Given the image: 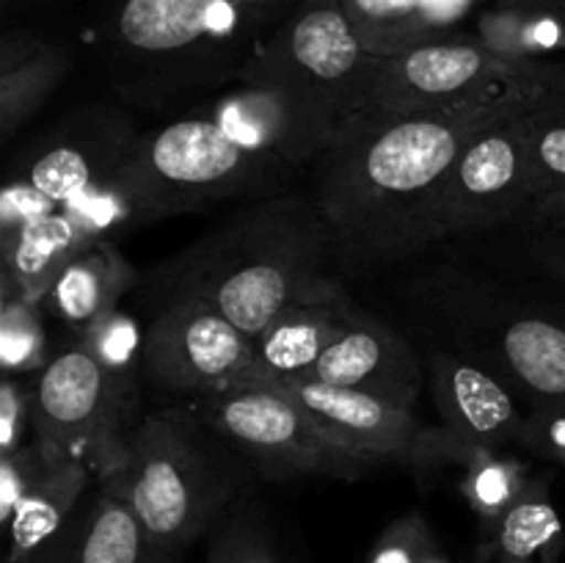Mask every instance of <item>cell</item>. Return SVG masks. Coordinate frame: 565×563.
<instances>
[{"label": "cell", "instance_id": "26", "mask_svg": "<svg viewBox=\"0 0 565 563\" xmlns=\"http://www.w3.org/2000/svg\"><path fill=\"white\" fill-rule=\"evenodd\" d=\"M539 199L565 191V92L546 88L522 114Z\"/></svg>", "mask_w": 565, "mask_h": 563}, {"label": "cell", "instance_id": "3", "mask_svg": "<svg viewBox=\"0 0 565 563\" xmlns=\"http://www.w3.org/2000/svg\"><path fill=\"white\" fill-rule=\"evenodd\" d=\"M334 241L315 199L263 196L226 215L154 270L166 298L193 296L218 309L248 340L290 304L323 285Z\"/></svg>", "mask_w": 565, "mask_h": 563}, {"label": "cell", "instance_id": "29", "mask_svg": "<svg viewBox=\"0 0 565 563\" xmlns=\"http://www.w3.org/2000/svg\"><path fill=\"white\" fill-rule=\"evenodd\" d=\"M367 563H452L436 544L434 533L419 513L395 519L381 533Z\"/></svg>", "mask_w": 565, "mask_h": 563}, {"label": "cell", "instance_id": "13", "mask_svg": "<svg viewBox=\"0 0 565 563\" xmlns=\"http://www.w3.org/2000/svg\"><path fill=\"white\" fill-rule=\"evenodd\" d=\"M279 386L292 397L318 428L351 450L353 456L373 461H425V458H458L463 461L456 442L439 431L425 428L414 408H401L367 392L342 390L312 379H259Z\"/></svg>", "mask_w": 565, "mask_h": 563}, {"label": "cell", "instance_id": "14", "mask_svg": "<svg viewBox=\"0 0 565 563\" xmlns=\"http://www.w3.org/2000/svg\"><path fill=\"white\" fill-rule=\"evenodd\" d=\"M467 329L469 359L500 375L533 408L565 406V320L533 309H497L469 320Z\"/></svg>", "mask_w": 565, "mask_h": 563}, {"label": "cell", "instance_id": "17", "mask_svg": "<svg viewBox=\"0 0 565 563\" xmlns=\"http://www.w3.org/2000/svg\"><path fill=\"white\" fill-rule=\"evenodd\" d=\"M362 309L331 276L270 320L252 340V379H307L318 359L345 334ZM246 381V379H243Z\"/></svg>", "mask_w": 565, "mask_h": 563}, {"label": "cell", "instance_id": "24", "mask_svg": "<svg viewBox=\"0 0 565 563\" xmlns=\"http://www.w3.org/2000/svg\"><path fill=\"white\" fill-rule=\"evenodd\" d=\"M472 36L516 64L563 61L565 17L522 0H491L475 14Z\"/></svg>", "mask_w": 565, "mask_h": 563}, {"label": "cell", "instance_id": "7", "mask_svg": "<svg viewBox=\"0 0 565 563\" xmlns=\"http://www.w3.org/2000/svg\"><path fill=\"white\" fill-rule=\"evenodd\" d=\"M246 464L191 406L147 414L125 464L127 495L160 563L213 528L243 486Z\"/></svg>", "mask_w": 565, "mask_h": 563}, {"label": "cell", "instance_id": "6", "mask_svg": "<svg viewBox=\"0 0 565 563\" xmlns=\"http://www.w3.org/2000/svg\"><path fill=\"white\" fill-rule=\"evenodd\" d=\"M296 166L232 138L210 114L138 132L108 191L127 224L202 213L215 204L276 196Z\"/></svg>", "mask_w": 565, "mask_h": 563}, {"label": "cell", "instance_id": "36", "mask_svg": "<svg viewBox=\"0 0 565 563\" xmlns=\"http://www.w3.org/2000/svg\"><path fill=\"white\" fill-rule=\"evenodd\" d=\"M522 3H533V6H541V9L557 11V14H563V17H565V0H522Z\"/></svg>", "mask_w": 565, "mask_h": 563}, {"label": "cell", "instance_id": "33", "mask_svg": "<svg viewBox=\"0 0 565 563\" xmlns=\"http://www.w3.org/2000/svg\"><path fill=\"white\" fill-rule=\"evenodd\" d=\"M522 442L539 456L565 467V406L533 408L524 417Z\"/></svg>", "mask_w": 565, "mask_h": 563}, {"label": "cell", "instance_id": "1", "mask_svg": "<svg viewBox=\"0 0 565 563\" xmlns=\"http://www.w3.org/2000/svg\"><path fill=\"white\" fill-rule=\"evenodd\" d=\"M541 94L452 114H397L367 105L348 116L315 160V202L334 241L337 263L373 270L436 243L430 224L436 199L463 149Z\"/></svg>", "mask_w": 565, "mask_h": 563}, {"label": "cell", "instance_id": "37", "mask_svg": "<svg viewBox=\"0 0 565 563\" xmlns=\"http://www.w3.org/2000/svg\"><path fill=\"white\" fill-rule=\"evenodd\" d=\"M6 6H11V3H25V0H3Z\"/></svg>", "mask_w": 565, "mask_h": 563}, {"label": "cell", "instance_id": "25", "mask_svg": "<svg viewBox=\"0 0 565 563\" xmlns=\"http://www.w3.org/2000/svg\"><path fill=\"white\" fill-rule=\"evenodd\" d=\"M533 484L527 467L511 456H502L497 447H478L467 458L463 475V497L469 508L478 513L480 539L500 524V519L519 502V497Z\"/></svg>", "mask_w": 565, "mask_h": 563}, {"label": "cell", "instance_id": "19", "mask_svg": "<svg viewBox=\"0 0 565 563\" xmlns=\"http://www.w3.org/2000/svg\"><path fill=\"white\" fill-rule=\"evenodd\" d=\"M491 0H342L351 28L370 55L390 59L461 31Z\"/></svg>", "mask_w": 565, "mask_h": 563}, {"label": "cell", "instance_id": "16", "mask_svg": "<svg viewBox=\"0 0 565 563\" xmlns=\"http://www.w3.org/2000/svg\"><path fill=\"white\" fill-rule=\"evenodd\" d=\"M307 379L414 408L423 392L425 370L406 337L362 309L351 329L318 359Z\"/></svg>", "mask_w": 565, "mask_h": 563}, {"label": "cell", "instance_id": "10", "mask_svg": "<svg viewBox=\"0 0 565 563\" xmlns=\"http://www.w3.org/2000/svg\"><path fill=\"white\" fill-rule=\"evenodd\" d=\"M541 92L527 64L502 59L472 33L458 31L381 59L367 105L397 114H452Z\"/></svg>", "mask_w": 565, "mask_h": 563}, {"label": "cell", "instance_id": "18", "mask_svg": "<svg viewBox=\"0 0 565 563\" xmlns=\"http://www.w3.org/2000/svg\"><path fill=\"white\" fill-rule=\"evenodd\" d=\"M33 563H160L127 495L125 467L97 480V495Z\"/></svg>", "mask_w": 565, "mask_h": 563}, {"label": "cell", "instance_id": "15", "mask_svg": "<svg viewBox=\"0 0 565 563\" xmlns=\"http://www.w3.org/2000/svg\"><path fill=\"white\" fill-rule=\"evenodd\" d=\"M425 375L445 434L456 442L463 461L478 447L522 439L524 414L516 406V392L489 368L463 353L436 348Z\"/></svg>", "mask_w": 565, "mask_h": 563}, {"label": "cell", "instance_id": "5", "mask_svg": "<svg viewBox=\"0 0 565 563\" xmlns=\"http://www.w3.org/2000/svg\"><path fill=\"white\" fill-rule=\"evenodd\" d=\"M259 42L241 0H110L103 22L116 92L141 108L237 81Z\"/></svg>", "mask_w": 565, "mask_h": 563}, {"label": "cell", "instance_id": "31", "mask_svg": "<svg viewBox=\"0 0 565 563\" xmlns=\"http://www.w3.org/2000/svg\"><path fill=\"white\" fill-rule=\"evenodd\" d=\"M47 472L42 453H39L36 442H28L20 450L0 456V522H9L14 513L17 502L31 491L42 475Z\"/></svg>", "mask_w": 565, "mask_h": 563}, {"label": "cell", "instance_id": "9", "mask_svg": "<svg viewBox=\"0 0 565 563\" xmlns=\"http://www.w3.org/2000/svg\"><path fill=\"white\" fill-rule=\"evenodd\" d=\"M136 138L125 110L94 105L70 114L17 155L0 196V221L94 199L110 185Z\"/></svg>", "mask_w": 565, "mask_h": 563}, {"label": "cell", "instance_id": "30", "mask_svg": "<svg viewBox=\"0 0 565 563\" xmlns=\"http://www.w3.org/2000/svg\"><path fill=\"white\" fill-rule=\"evenodd\" d=\"M207 563H279L263 530L248 519H232L218 528Z\"/></svg>", "mask_w": 565, "mask_h": 563}, {"label": "cell", "instance_id": "32", "mask_svg": "<svg viewBox=\"0 0 565 563\" xmlns=\"http://www.w3.org/2000/svg\"><path fill=\"white\" fill-rule=\"evenodd\" d=\"M33 414V390L22 386L20 375H6L0 386V456L28 445Z\"/></svg>", "mask_w": 565, "mask_h": 563}, {"label": "cell", "instance_id": "23", "mask_svg": "<svg viewBox=\"0 0 565 563\" xmlns=\"http://www.w3.org/2000/svg\"><path fill=\"white\" fill-rule=\"evenodd\" d=\"M563 552L565 524L550 486L533 480L500 524L480 539L478 563H561Z\"/></svg>", "mask_w": 565, "mask_h": 563}, {"label": "cell", "instance_id": "2", "mask_svg": "<svg viewBox=\"0 0 565 563\" xmlns=\"http://www.w3.org/2000/svg\"><path fill=\"white\" fill-rule=\"evenodd\" d=\"M379 61L362 47L342 0H301L207 114L237 141L301 166L370 103Z\"/></svg>", "mask_w": 565, "mask_h": 563}, {"label": "cell", "instance_id": "28", "mask_svg": "<svg viewBox=\"0 0 565 563\" xmlns=\"http://www.w3.org/2000/svg\"><path fill=\"white\" fill-rule=\"evenodd\" d=\"M516 230L541 268L565 276V191L539 199Z\"/></svg>", "mask_w": 565, "mask_h": 563}, {"label": "cell", "instance_id": "11", "mask_svg": "<svg viewBox=\"0 0 565 563\" xmlns=\"http://www.w3.org/2000/svg\"><path fill=\"white\" fill-rule=\"evenodd\" d=\"M527 108L491 125L463 149L436 199L430 221L436 241L516 226L539 202L522 130Z\"/></svg>", "mask_w": 565, "mask_h": 563}, {"label": "cell", "instance_id": "12", "mask_svg": "<svg viewBox=\"0 0 565 563\" xmlns=\"http://www.w3.org/2000/svg\"><path fill=\"white\" fill-rule=\"evenodd\" d=\"M141 373L166 395L193 397L252 379V340L218 309L193 296L166 298L143 331Z\"/></svg>", "mask_w": 565, "mask_h": 563}, {"label": "cell", "instance_id": "20", "mask_svg": "<svg viewBox=\"0 0 565 563\" xmlns=\"http://www.w3.org/2000/svg\"><path fill=\"white\" fill-rule=\"evenodd\" d=\"M136 285L138 270L108 237L83 248L61 270L58 279L42 296V307H47L75 334H81L116 312L119 298Z\"/></svg>", "mask_w": 565, "mask_h": 563}, {"label": "cell", "instance_id": "34", "mask_svg": "<svg viewBox=\"0 0 565 563\" xmlns=\"http://www.w3.org/2000/svg\"><path fill=\"white\" fill-rule=\"evenodd\" d=\"M241 3L246 6L248 17H252L254 25L265 39L301 6V0H241Z\"/></svg>", "mask_w": 565, "mask_h": 563}, {"label": "cell", "instance_id": "4", "mask_svg": "<svg viewBox=\"0 0 565 563\" xmlns=\"http://www.w3.org/2000/svg\"><path fill=\"white\" fill-rule=\"evenodd\" d=\"M75 337L39 370L31 439L47 467L86 464L99 480L125 467L143 419L136 392L143 334L116 309Z\"/></svg>", "mask_w": 565, "mask_h": 563}, {"label": "cell", "instance_id": "35", "mask_svg": "<svg viewBox=\"0 0 565 563\" xmlns=\"http://www.w3.org/2000/svg\"><path fill=\"white\" fill-rule=\"evenodd\" d=\"M530 77L550 92H565V61H550V64H527Z\"/></svg>", "mask_w": 565, "mask_h": 563}, {"label": "cell", "instance_id": "8", "mask_svg": "<svg viewBox=\"0 0 565 563\" xmlns=\"http://www.w3.org/2000/svg\"><path fill=\"white\" fill-rule=\"evenodd\" d=\"M204 425L268 480L301 475L359 478L367 461L331 442L312 417L279 386L259 379L235 381L188 401Z\"/></svg>", "mask_w": 565, "mask_h": 563}, {"label": "cell", "instance_id": "22", "mask_svg": "<svg viewBox=\"0 0 565 563\" xmlns=\"http://www.w3.org/2000/svg\"><path fill=\"white\" fill-rule=\"evenodd\" d=\"M70 70L61 44L31 31H11L0 39V138L9 141Z\"/></svg>", "mask_w": 565, "mask_h": 563}, {"label": "cell", "instance_id": "21", "mask_svg": "<svg viewBox=\"0 0 565 563\" xmlns=\"http://www.w3.org/2000/svg\"><path fill=\"white\" fill-rule=\"evenodd\" d=\"M94 480L97 475L86 464L47 467V472L17 502L14 513L6 522V530H9L6 563L36 561L81 511Z\"/></svg>", "mask_w": 565, "mask_h": 563}, {"label": "cell", "instance_id": "27", "mask_svg": "<svg viewBox=\"0 0 565 563\" xmlns=\"http://www.w3.org/2000/svg\"><path fill=\"white\" fill-rule=\"evenodd\" d=\"M0 362L6 375L39 373L50 362L39 298L0 290Z\"/></svg>", "mask_w": 565, "mask_h": 563}]
</instances>
